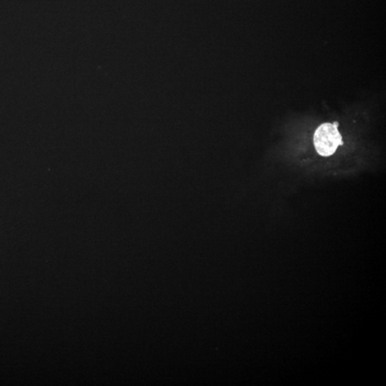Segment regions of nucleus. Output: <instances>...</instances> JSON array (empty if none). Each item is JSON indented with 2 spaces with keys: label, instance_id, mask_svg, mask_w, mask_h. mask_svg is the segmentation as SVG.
Segmentation results:
<instances>
[{
  "label": "nucleus",
  "instance_id": "f257e3e1",
  "mask_svg": "<svg viewBox=\"0 0 386 386\" xmlns=\"http://www.w3.org/2000/svg\"><path fill=\"white\" fill-rule=\"evenodd\" d=\"M338 123H323L315 132V148L320 156L329 157L336 151L339 145L343 144L338 130Z\"/></svg>",
  "mask_w": 386,
  "mask_h": 386
}]
</instances>
